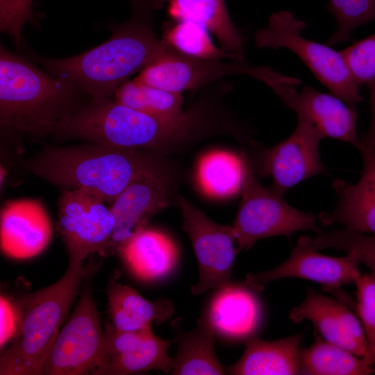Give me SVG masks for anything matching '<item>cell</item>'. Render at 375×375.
<instances>
[{
  "instance_id": "1",
  "label": "cell",
  "mask_w": 375,
  "mask_h": 375,
  "mask_svg": "<svg viewBox=\"0 0 375 375\" xmlns=\"http://www.w3.org/2000/svg\"><path fill=\"white\" fill-rule=\"evenodd\" d=\"M128 1L130 17L112 25L107 41L74 56L35 60L91 98L111 99L132 75L176 51L153 30L156 10L151 0Z\"/></svg>"
},
{
  "instance_id": "2",
  "label": "cell",
  "mask_w": 375,
  "mask_h": 375,
  "mask_svg": "<svg viewBox=\"0 0 375 375\" xmlns=\"http://www.w3.org/2000/svg\"><path fill=\"white\" fill-rule=\"evenodd\" d=\"M19 163L27 171L63 189L82 190L110 204L135 178L152 173L169 179L163 155L86 142L53 147Z\"/></svg>"
},
{
  "instance_id": "3",
  "label": "cell",
  "mask_w": 375,
  "mask_h": 375,
  "mask_svg": "<svg viewBox=\"0 0 375 375\" xmlns=\"http://www.w3.org/2000/svg\"><path fill=\"white\" fill-rule=\"evenodd\" d=\"M83 94L70 82L0 48V123L9 130L41 136L77 109Z\"/></svg>"
},
{
  "instance_id": "4",
  "label": "cell",
  "mask_w": 375,
  "mask_h": 375,
  "mask_svg": "<svg viewBox=\"0 0 375 375\" xmlns=\"http://www.w3.org/2000/svg\"><path fill=\"white\" fill-rule=\"evenodd\" d=\"M93 265L69 262L58 281L16 303L19 326L1 357V375L41 374L44 360Z\"/></svg>"
},
{
  "instance_id": "5",
  "label": "cell",
  "mask_w": 375,
  "mask_h": 375,
  "mask_svg": "<svg viewBox=\"0 0 375 375\" xmlns=\"http://www.w3.org/2000/svg\"><path fill=\"white\" fill-rule=\"evenodd\" d=\"M53 133L112 147L153 151L157 121L115 99L94 97L62 118Z\"/></svg>"
},
{
  "instance_id": "6",
  "label": "cell",
  "mask_w": 375,
  "mask_h": 375,
  "mask_svg": "<svg viewBox=\"0 0 375 375\" xmlns=\"http://www.w3.org/2000/svg\"><path fill=\"white\" fill-rule=\"evenodd\" d=\"M98 265H93L83 283L81 296L47 353L44 375H107L103 331L92 292Z\"/></svg>"
},
{
  "instance_id": "7",
  "label": "cell",
  "mask_w": 375,
  "mask_h": 375,
  "mask_svg": "<svg viewBox=\"0 0 375 375\" xmlns=\"http://www.w3.org/2000/svg\"><path fill=\"white\" fill-rule=\"evenodd\" d=\"M306 22L287 10L272 14L267 26L254 35L258 48H285L296 54L331 93L356 108L363 101L360 87L353 77L341 51L301 35Z\"/></svg>"
},
{
  "instance_id": "8",
  "label": "cell",
  "mask_w": 375,
  "mask_h": 375,
  "mask_svg": "<svg viewBox=\"0 0 375 375\" xmlns=\"http://www.w3.org/2000/svg\"><path fill=\"white\" fill-rule=\"evenodd\" d=\"M241 193L233 224L239 251L248 250L258 241L269 237H290L301 230L317 234L324 232L317 224L318 217L312 212L293 208L285 201L283 194L260 183L247 153Z\"/></svg>"
},
{
  "instance_id": "9",
  "label": "cell",
  "mask_w": 375,
  "mask_h": 375,
  "mask_svg": "<svg viewBox=\"0 0 375 375\" xmlns=\"http://www.w3.org/2000/svg\"><path fill=\"white\" fill-rule=\"evenodd\" d=\"M318 250L313 239L306 235H301L285 262L269 271L247 274L245 285L256 292H261L267 283L279 278L312 281L322 285L324 290L356 312V301L342 286L355 283L361 275L360 263L350 253L342 257H332L319 253Z\"/></svg>"
},
{
  "instance_id": "10",
  "label": "cell",
  "mask_w": 375,
  "mask_h": 375,
  "mask_svg": "<svg viewBox=\"0 0 375 375\" xmlns=\"http://www.w3.org/2000/svg\"><path fill=\"white\" fill-rule=\"evenodd\" d=\"M297 124L287 138L270 148L255 147L247 155L256 175L270 177L272 187L282 194L301 182L326 173L319 144L322 135L307 118L298 115Z\"/></svg>"
},
{
  "instance_id": "11",
  "label": "cell",
  "mask_w": 375,
  "mask_h": 375,
  "mask_svg": "<svg viewBox=\"0 0 375 375\" xmlns=\"http://www.w3.org/2000/svg\"><path fill=\"white\" fill-rule=\"evenodd\" d=\"M262 83L270 88L281 101L297 116L310 120L323 138H332L352 144L359 151L363 147L357 131L358 113L332 93H324L309 85L298 90L301 81L282 74L273 69Z\"/></svg>"
},
{
  "instance_id": "12",
  "label": "cell",
  "mask_w": 375,
  "mask_h": 375,
  "mask_svg": "<svg viewBox=\"0 0 375 375\" xmlns=\"http://www.w3.org/2000/svg\"><path fill=\"white\" fill-rule=\"evenodd\" d=\"M183 215V228L189 236L197 259L198 282L191 286L194 295L231 284L236 255L233 226L219 224L184 197L178 198Z\"/></svg>"
},
{
  "instance_id": "13",
  "label": "cell",
  "mask_w": 375,
  "mask_h": 375,
  "mask_svg": "<svg viewBox=\"0 0 375 375\" xmlns=\"http://www.w3.org/2000/svg\"><path fill=\"white\" fill-rule=\"evenodd\" d=\"M106 203L88 191L62 190L58 199V226L69 262H83L94 253L106 256L115 224Z\"/></svg>"
},
{
  "instance_id": "14",
  "label": "cell",
  "mask_w": 375,
  "mask_h": 375,
  "mask_svg": "<svg viewBox=\"0 0 375 375\" xmlns=\"http://www.w3.org/2000/svg\"><path fill=\"white\" fill-rule=\"evenodd\" d=\"M169 179L147 173L131 182L110 203L115 228L106 256L117 254L151 219L169 203Z\"/></svg>"
},
{
  "instance_id": "15",
  "label": "cell",
  "mask_w": 375,
  "mask_h": 375,
  "mask_svg": "<svg viewBox=\"0 0 375 375\" xmlns=\"http://www.w3.org/2000/svg\"><path fill=\"white\" fill-rule=\"evenodd\" d=\"M247 65L244 60L203 59L176 51L146 67L134 80L163 90L182 93L206 88L228 76L245 75Z\"/></svg>"
},
{
  "instance_id": "16",
  "label": "cell",
  "mask_w": 375,
  "mask_h": 375,
  "mask_svg": "<svg viewBox=\"0 0 375 375\" xmlns=\"http://www.w3.org/2000/svg\"><path fill=\"white\" fill-rule=\"evenodd\" d=\"M107 375H126L160 371L172 372L173 358L168 349L175 342L155 335L151 326L133 331L117 330L109 322L103 330Z\"/></svg>"
},
{
  "instance_id": "17",
  "label": "cell",
  "mask_w": 375,
  "mask_h": 375,
  "mask_svg": "<svg viewBox=\"0 0 375 375\" xmlns=\"http://www.w3.org/2000/svg\"><path fill=\"white\" fill-rule=\"evenodd\" d=\"M52 227L48 213L38 199L7 201L1 210L0 245L2 252L17 259L29 258L49 244Z\"/></svg>"
},
{
  "instance_id": "18",
  "label": "cell",
  "mask_w": 375,
  "mask_h": 375,
  "mask_svg": "<svg viewBox=\"0 0 375 375\" xmlns=\"http://www.w3.org/2000/svg\"><path fill=\"white\" fill-rule=\"evenodd\" d=\"M363 167L360 179L351 184L335 179L333 188L338 202L331 212H322L318 219L324 226L340 224L362 233L375 235V149L360 150Z\"/></svg>"
},
{
  "instance_id": "19",
  "label": "cell",
  "mask_w": 375,
  "mask_h": 375,
  "mask_svg": "<svg viewBox=\"0 0 375 375\" xmlns=\"http://www.w3.org/2000/svg\"><path fill=\"white\" fill-rule=\"evenodd\" d=\"M172 327L175 333L177 351L173 359L171 374H227L216 354L215 328L208 312L199 318L196 326L188 332L183 331L181 317L173 321Z\"/></svg>"
},
{
  "instance_id": "20",
  "label": "cell",
  "mask_w": 375,
  "mask_h": 375,
  "mask_svg": "<svg viewBox=\"0 0 375 375\" xmlns=\"http://www.w3.org/2000/svg\"><path fill=\"white\" fill-rule=\"evenodd\" d=\"M109 322L117 329L133 331L158 325L168 320L174 306L167 299L151 301L133 288L112 277L107 287Z\"/></svg>"
},
{
  "instance_id": "21",
  "label": "cell",
  "mask_w": 375,
  "mask_h": 375,
  "mask_svg": "<svg viewBox=\"0 0 375 375\" xmlns=\"http://www.w3.org/2000/svg\"><path fill=\"white\" fill-rule=\"evenodd\" d=\"M156 10L169 4L174 20H190L212 33L223 50L244 60V40L227 11L224 0H151Z\"/></svg>"
},
{
  "instance_id": "22",
  "label": "cell",
  "mask_w": 375,
  "mask_h": 375,
  "mask_svg": "<svg viewBox=\"0 0 375 375\" xmlns=\"http://www.w3.org/2000/svg\"><path fill=\"white\" fill-rule=\"evenodd\" d=\"M301 335L266 341L251 338L241 358L226 368L233 375L299 374Z\"/></svg>"
},
{
  "instance_id": "23",
  "label": "cell",
  "mask_w": 375,
  "mask_h": 375,
  "mask_svg": "<svg viewBox=\"0 0 375 375\" xmlns=\"http://www.w3.org/2000/svg\"><path fill=\"white\" fill-rule=\"evenodd\" d=\"M117 254L131 272L144 281L166 276L174 267L177 258L172 241L162 233L147 228L133 236Z\"/></svg>"
},
{
  "instance_id": "24",
  "label": "cell",
  "mask_w": 375,
  "mask_h": 375,
  "mask_svg": "<svg viewBox=\"0 0 375 375\" xmlns=\"http://www.w3.org/2000/svg\"><path fill=\"white\" fill-rule=\"evenodd\" d=\"M347 306L307 290L303 301L291 310L289 318L294 323L309 320L319 335L327 341L342 347L357 356L364 358L367 349L355 341L346 331L344 313Z\"/></svg>"
},
{
  "instance_id": "25",
  "label": "cell",
  "mask_w": 375,
  "mask_h": 375,
  "mask_svg": "<svg viewBox=\"0 0 375 375\" xmlns=\"http://www.w3.org/2000/svg\"><path fill=\"white\" fill-rule=\"evenodd\" d=\"M218 290L208 311L215 331L233 338L247 335L259 319L256 298L248 290L231 284Z\"/></svg>"
},
{
  "instance_id": "26",
  "label": "cell",
  "mask_w": 375,
  "mask_h": 375,
  "mask_svg": "<svg viewBox=\"0 0 375 375\" xmlns=\"http://www.w3.org/2000/svg\"><path fill=\"white\" fill-rule=\"evenodd\" d=\"M373 367L363 358L317 335L314 342L301 350L299 374L369 375Z\"/></svg>"
},
{
  "instance_id": "27",
  "label": "cell",
  "mask_w": 375,
  "mask_h": 375,
  "mask_svg": "<svg viewBox=\"0 0 375 375\" xmlns=\"http://www.w3.org/2000/svg\"><path fill=\"white\" fill-rule=\"evenodd\" d=\"M246 151L240 155L222 151L207 153L200 160L197 178L203 190L210 195L224 197L241 192Z\"/></svg>"
},
{
  "instance_id": "28",
  "label": "cell",
  "mask_w": 375,
  "mask_h": 375,
  "mask_svg": "<svg viewBox=\"0 0 375 375\" xmlns=\"http://www.w3.org/2000/svg\"><path fill=\"white\" fill-rule=\"evenodd\" d=\"M115 100L135 110L159 117L183 115L182 93L169 92L135 80H128L114 94Z\"/></svg>"
},
{
  "instance_id": "29",
  "label": "cell",
  "mask_w": 375,
  "mask_h": 375,
  "mask_svg": "<svg viewBox=\"0 0 375 375\" xmlns=\"http://www.w3.org/2000/svg\"><path fill=\"white\" fill-rule=\"evenodd\" d=\"M162 40L180 53L199 58L236 59L224 50L217 49L202 26L190 20H174L164 26Z\"/></svg>"
},
{
  "instance_id": "30",
  "label": "cell",
  "mask_w": 375,
  "mask_h": 375,
  "mask_svg": "<svg viewBox=\"0 0 375 375\" xmlns=\"http://www.w3.org/2000/svg\"><path fill=\"white\" fill-rule=\"evenodd\" d=\"M326 9L337 24L328 46L347 42L357 27L375 22V0H328Z\"/></svg>"
},
{
  "instance_id": "31",
  "label": "cell",
  "mask_w": 375,
  "mask_h": 375,
  "mask_svg": "<svg viewBox=\"0 0 375 375\" xmlns=\"http://www.w3.org/2000/svg\"><path fill=\"white\" fill-rule=\"evenodd\" d=\"M313 242L318 249H333L353 255L375 277V235L344 228L318 234Z\"/></svg>"
},
{
  "instance_id": "32",
  "label": "cell",
  "mask_w": 375,
  "mask_h": 375,
  "mask_svg": "<svg viewBox=\"0 0 375 375\" xmlns=\"http://www.w3.org/2000/svg\"><path fill=\"white\" fill-rule=\"evenodd\" d=\"M355 285L357 290L356 313L365 330L367 352L363 359L372 366L375 364V277L370 273L361 274Z\"/></svg>"
},
{
  "instance_id": "33",
  "label": "cell",
  "mask_w": 375,
  "mask_h": 375,
  "mask_svg": "<svg viewBox=\"0 0 375 375\" xmlns=\"http://www.w3.org/2000/svg\"><path fill=\"white\" fill-rule=\"evenodd\" d=\"M356 81L367 84L375 79V33L340 51Z\"/></svg>"
},
{
  "instance_id": "34",
  "label": "cell",
  "mask_w": 375,
  "mask_h": 375,
  "mask_svg": "<svg viewBox=\"0 0 375 375\" xmlns=\"http://www.w3.org/2000/svg\"><path fill=\"white\" fill-rule=\"evenodd\" d=\"M31 0H0V29L21 44L22 31L24 24L32 22Z\"/></svg>"
},
{
  "instance_id": "35",
  "label": "cell",
  "mask_w": 375,
  "mask_h": 375,
  "mask_svg": "<svg viewBox=\"0 0 375 375\" xmlns=\"http://www.w3.org/2000/svg\"><path fill=\"white\" fill-rule=\"evenodd\" d=\"M19 326L17 305L1 294L0 298V347L1 349L15 336Z\"/></svg>"
},
{
  "instance_id": "36",
  "label": "cell",
  "mask_w": 375,
  "mask_h": 375,
  "mask_svg": "<svg viewBox=\"0 0 375 375\" xmlns=\"http://www.w3.org/2000/svg\"><path fill=\"white\" fill-rule=\"evenodd\" d=\"M367 85L369 94L370 120L365 137L362 140V148L375 149V79Z\"/></svg>"
},
{
  "instance_id": "37",
  "label": "cell",
  "mask_w": 375,
  "mask_h": 375,
  "mask_svg": "<svg viewBox=\"0 0 375 375\" xmlns=\"http://www.w3.org/2000/svg\"><path fill=\"white\" fill-rule=\"evenodd\" d=\"M374 373H375V365H373Z\"/></svg>"
}]
</instances>
